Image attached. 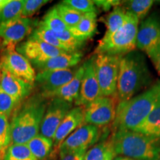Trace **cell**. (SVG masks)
<instances>
[{"mask_svg": "<svg viewBox=\"0 0 160 160\" xmlns=\"http://www.w3.org/2000/svg\"><path fill=\"white\" fill-rule=\"evenodd\" d=\"M48 99L40 93L31 95L19 103L11 117V144H27L39 134Z\"/></svg>", "mask_w": 160, "mask_h": 160, "instance_id": "cell-1", "label": "cell"}, {"mask_svg": "<svg viewBox=\"0 0 160 160\" xmlns=\"http://www.w3.org/2000/svg\"><path fill=\"white\" fill-rule=\"evenodd\" d=\"M151 74L145 58L139 51H133L122 57L117 80L119 102L128 101L149 85Z\"/></svg>", "mask_w": 160, "mask_h": 160, "instance_id": "cell-2", "label": "cell"}, {"mask_svg": "<svg viewBox=\"0 0 160 160\" xmlns=\"http://www.w3.org/2000/svg\"><path fill=\"white\" fill-rule=\"evenodd\" d=\"M160 102V82L128 101L118 102L113 122L115 131H134Z\"/></svg>", "mask_w": 160, "mask_h": 160, "instance_id": "cell-3", "label": "cell"}, {"mask_svg": "<svg viewBox=\"0 0 160 160\" xmlns=\"http://www.w3.org/2000/svg\"><path fill=\"white\" fill-rule=\"evenodd\" d=\"M116 155L135 160H157L160 157V139L134 131L117 130L111 135Z\"/></svg>", "mask_w": 160, "mask_h": 160, "instance_id": "cell-4", "label": "cell"}, {"mask_svg": "<svg viewBox=\"0 0 160 160\" xmlns=\"http://www.w3.org/2000/svg\"><path fill=\"white\" fill-rule=\"evenodd\" d=\"M139 20L126 11L125 22L113 34L103 37L95 49V54L105 53L123 57L137 48V35Z\"/></svg>", "mask_w": 160, "mask_h": 160, "instance_id": "cell-5", "label": "cell"}, {"mask_svg": "<svg viewBox=\"0 0 160 160\" xmlns=\"http://www.w3.org/2000/svg\"><path fill=\"white\" fill-rule=\"evenodd\" d=\"M122 57L105 53L95 54V68L102 95L115 97Z\"/></svg>", "mask_w": 160, "mask_h": 160, "instance_id": "cell-6", "label": "cell"}, {"mask_svg": "<svg viewBox=\"0 0 160 160\" xmlns=\"http://www.w3.org/2000/svg\"><path fill=\"white\" fill-rule=\"evenodd\" d=\"M117 105L115 97H102L84 106V125L102 128L113 123L116 118Z\"/></svg>", "mask_w": 160, "mask_h": 160, "instance_id": "cell-7", "label": "cell"}, {"mask_svg": "<svg viewBox=\"0 0 160 160\" xmlns=\"http://www.w3.org/2000/svg\"><path fill=\"white\" fill-rule=\"evenodd\" d=\"M39 22L37 19L20 17L0 25V38L3 48H16L18 43L31 34Z\"/></svg>", "mask_w": 160, "mask_h": 160, "instance_id": "cell-8", "label": "cell"}, {"mask_svg": "<svg viewBox=\"0 0 160 160\" xmlns=\"http://www.w3.org/2000/svg\"><path fill=\"white\" fill-rule=\"evenodd\" d=\"M137 48L151 58L160 48V17L153 13L140 24L137 35Z\"/></svg>", "mask_w": 160, "mask_h": 160, "instance_id": "cell-9", "label": "cell"}, {"mask_svg": "<svg viewBox=\"0 0 160 160\" xmlns=\"http://www.w3.org/2000/svg\"><path fill=\"white\" fill-rule=\"evenodd\" d=\"M72 105V103L58 98L50 99L42 120L39 134L53 140L58 127L71 110Z\"/></svg>", "mask_w": 160, "mask_h": 160, "instance_id": "cell-10", "label": "cell"}, {"mask_svg": "<svg viewBox=\"0 0 160 160\" xmlns=\"http://www.w3.org/2000/svg\"><path fill=\"white\" fill-rule=\"evenodd\" d=\"M0 69L34 85L36 73L31 63L16 51V48L4 49L0 58Z\"/></svg>", "mask_w": 160, "mask_h": 160, "instance_id": "cell-11", "label": "cell"}, {"mask_svg": "<svg viewBox=\"0 0 160 160\" xmlns=\"http://www.w3.org/2000/svg\"><path fill=\"white\" fill-rule=\"evenodd\" d=\"M85 70L82 79L79 97L74 102L76 106H85L102 97L97 77L95 55L85 62Z\"/></svg>", "mask_w": 160, "mask_h": 160, "instance_id": "cell-12", "label": "cell"}, {"mask_svg": "<svg viewBox=\"0 0 160 160\" xmlns=\"http://www.w3.org/2000/svg\"><path fill=\"white\" fill-rule=\"evenodd\" d=\"M77 68L65 70H48L38 72L34 85L39 88L43 97L61 88L73 79Z\"/></svg>", "mask_w": 160, "mask_h": 160, "instance_id": "cell-13", "label": "cell"}, {"mask_svg": "<svg viewBox=\"0 0 160 160\" xmlns=\"http://www.w3.org/2000/svg\"><path fill=\"white\" fill-rule=\"evenodd\" d=\"M16 51L25 57L31 64L57 57L65 53H69L46 44L41 40L28 37L26 41L16 47Z\"/></svg>", "mask_w": 160, "mask_h": 160, "instance_id": "cell-14", "label": "cell"}, {"mask_svg": "<svg viewBox=\"0 0 160 160\" xmlns=\"http://www.w3.org/2000/svg\"><path fill=\"white\" fill-rule=\"evenodd\" d=\"M100 128L93 125H82L66 138L58 151L88 149L99 141Z\"/></svg>", "mask_w": 160, "mask_h": 160, "instance_id": "cell-15", "label": "cell"}, {"mask_svg": "<svg viewBox=\"0 0 160 160\" xmlns=\"http://www.w3.org/2000/svg\"><path fill=\"white\" fill-rule=\"evenodd\" d=\"M85 108L84 106H76L72 108L68 114L64 118L53 137V148L52 154H57L59 146L65 141L66 138L77 130L80 126L84 125Z\"/></svg>", "mask_w": 160, "mask_h": 160, "instance_id": "cell-16", "label": "cell"}, {"mask_svg": "<svg viewBox=\"0 0 160 160\" xmlns=\"http://www.w3.org/2000/svg\"><path fill=\"white\" fill-rule=\"evenodd\" d=\"M33 88V84L0 69V88L19 104L31 95Z\"/></svg>", "mask_w": 160, "mask_h": 160, "instance_id": "cell-17", "label": "cell"}, {"mask_svg": "<svg viewBox=\"0 0 160 160\" xmlns=\"http://www.w3.org/2000/svg\"><path fill=\"white\" fill-rule=\"evenodd\" d=\"M82 58V53L81 52L65 53L43 61L33 62L31 65L39 72L48 70H65L75 67L81 61Z\"/></svg>", "mask_w": 160, "mask_h": 160, "instance_id": "cell-18", "label": "cell"}, {"mask_svg": "<svg viewBox=\"0 0 160 160\" xmlns=\"http://www.w3.org/2000/svg\"><path fill=\"white\" fill-rule=\"evenodd\" d=\"M85 70V63L84 62L81 66L77 69L75 74L69 82H68L61 88L58 89L57 91L53 93L44 97L46 99H53V98H58L72 103L74 102L79 97L80 86H81L82 79Z\"/></svg>", "mask_w": 160, "mask_h": 160, "instance_id": "cell-19", "label": "cell"}, {"mask_svg": "<svg viewBox=\"0 0 160 160\" xmlns=\"http://www.w3.org/2000/svg\"><path fill=\"white\" fill-rule=\"evenodd\" d=\"M97 12L85 13L79 23L68 31L77 39L86 42L95 34L97 29Z\"/></svg>", "mask_w": 160, "mask_h": 160, "instance_id": "cell-20", "label": "cell"}, {"mask_svg": "<svg viewBox=\"0 0 160 160\" xmlns=\"http://www.w3.org/2000/svg\"><path fill=\"white\" fill-rule=\"evenodd\" d=\"M26 145L37 160H45L51 155L53 142L42 135L38 134Z\"/></svg>", "mask_w": 160, "mask_h": 160, "instance_id": "cell-21", "label": "cell"}, {"mask_svg": "<svg viewBox=\"0 0 160 160\" xmlns=\"http://www.w3.org/2000/svg\"><path fill=\"white\" fill-rule=\"evenodd\" d=\"M134 131L160 139V102Z\"/></svg>", "mask_w": 160, "mask_h": 160, "instance_id": "cell-22", "label": "cell"}, {"mask_svg": "<svg viewBox=\"0 0 160 160\" xmlns=\"http://www.w3.org/2000/svg\"><path fill=\"white\" fill-rule=\"evenodd\" d=\"M125 17L126 11L124 8L120 6L114 8L103 21L107 28L103 37H108L117 32L125 22Z\"/></svg>", "mask_w": 160, "mask_h": 160, "instance_id": "cell-23", "label": "cell"}, {"mask_svg": "<svg viewBox=\"0 0 160 160\" xmlns=\"http://www.w3.org/2000/svg\"><path fill=\"white\" fill-rule=\"evenodd\" d=\"M29 37L37 38V39L41 40V41L44 42L45 43L48 44V45L53 46V47L68 52L65 49V46L62 45V43L57 37L55 33L51 31L42 22V21H39L38 25L35 28V29L33 30Z\"/></svg>", "mask_w": 160, "mask_h": 160, "instance_id": "cell-24", "label": "cell"}, {"mask_svg": "<svg viewBox=\"0 0 160 160\" xmlns=\"http://www.w3.org/2000/svg\"><path fill=\"white\" fill-rule=\"evenodd\" d=\"M23 0H8L0 8V25L9 22L22 17Z\"/></svg>", "mask_w": 160, "mask_h": 160, "instance_id": "cell-25", "label": "cell"}, {"mask_svg": "<svg viewBox=\"0 0 160 160\" xmlns=\"http://www.w3.org/2000/svg\"><path fill=\"white\" fill-rule=\"evenodd\" d=\"M2 160H37L25 144H11Z\"/></svg>", "mask_w": 160, "mask_h": 160, "instance_id": "cell-26", "label": "cell"}, {"mask_svg": "<svg viewBox=\"0 0 160 160\" xmlns=\"http://www.w3.org/2000/svg\"><path fill=\"white\" fill-rule=\"evenodd\" d=\"M154 2L153 0H131L125 2L126 11L130 12L138 19H143L148 14Z\"/></svg>", "mask_w": 160, "mask_h": 160, "instance_id": "cell-27", "label": "cell"}, {"mask_svg": "<svg viewBox=\"0 0 160 160\" xmlns=\"http://www.w3.org/2000/svg\"><path fill=\"white\" fill-rule=\"evenodd\" d=\"M42 21L54 33H62V32L68 30V26L65 25L62 18L60 17L55 6L51 8L47 12Z\"/></svg>", "mask_w": 160, "mask_h": 160, "instance_id": "cell-28", "label": "cell"}, {"mask_svg": "<svg viewBox=\"0 0 160 160\" xmlns=\"http://www.w3.org/2000/svg\"><path fill=\"white\" fill-rule=\"evenodd\" d=\"M55 7L60 17L62 18L65 25L68 26V29L77 25L84 15V13H80V12L68 7V5H64L62 2L57 4V5H55Z\"/></svg>", "mask_w": 160, "mask_h": 160, "instance_id": "cell-29", "label": "cell"}, {"mask_svg": "<svg viewBox=\"0 0 160 160\" xmlns=\"http://www.w3.org/2000/svg\"><path fill=\"white\" fill-rule=\"evenodd\" d=\"M11 145V133L9 118L0 113V157L1 159Z\"/></svg>", "mask_w": 160, "mask_h": 160, "instance_id": "cell-30", "label": "cell"}, {"mask_svg": "<svg viewBox=\"0 0 160 160\" xmlns=\"http://www.w3.org/2000/svg\"><path fill=\"white\" fill-rule=\"evenodd\" d=\"M113 147L111 137L95 144L86 153L85 160H104L109 150Z\"/></svg>", "mask_w": 160, "mask_h": 160, "instance_id": "cell-31", "label": "cell"}, {"mask_svg": "<svg viewBox=\"0 0 160 160\" xmlns=\"http://www.w3.org/2000/svg\"><path fill=\"white\" fill-rule=\"evenodd\" d=\"M57 37L65 46V49L70 53L79 52V50L83 47L85 44V41L80 40L75 37L68 30L62 32V33H55Z\"/></svg>", "mask_w": 160, "mask_h": 160, "instance_id": "cell-32", "label": "cell"}, {"mask_svg": "<svg viewBox=\"0 0 160 160\" xmlns=\"http://www.w3.org/2000/svg\"><path fill=\"white\" fill-rule=\"evenodd\" d=\"M62 3L84 14L97 11V8L91 0H64Z\"/></svg>", "mask_w": 160, "mask_h": 160, "instance_id": "cell-33", "label": "cell"}, {"mask_svg": "<svg viewBox=\"0 0 160 160\" xmlns=\"http://www.w3.org/2000/svg\"><path fill=\"white\" fill-rule=\"evenodd\" d=\"M19 103L0 88V113L10 118Z\"/></svg>", "mask_w": 160, "mask_h": 160, "instance_id": "cell-34", "label": "cell"}, {"mask_svg": "<svg viewBox=\"0 0 160 160\" xmlns=\"http://www.w3.org/2000/svg\"><path fill=\"white\" fill-rule=\"evenodd\" d=\"M50 2L48 0H23L22 17L31 18L42 7Z\"/></svg>", "mask_w": 160, "mask_h": 160, "instance_id": "cell-35", "label": "cell"}, {"mask_svg": "<svg viewBox=\"0 0 160 160\" xmlns=\"http://www.w3.org/2000/svg\"><path fill=\"white\" fill-rule=\"evenodd\" d=\"M87 151L88 149L60 151L57 152V154L50 156L54 158L55 160H85Z\"/></svg>", "mask_w": 160, "mask_h": 160, "instance_id": "cell-36", "label": "cell"}, {"mask_svg": "<svg viewBox=\"0 0 160 160\" xmlns=\"http://www.w3.org/2000/svg\"><path fill=\"white\" fill-rule=\"evenodd\" d=\"M95 5L97 8L102 9L103 11H109L111 8L117 7L119 5H121V2L116 1V0H99V1H93Z\"/></svg>", "mask_w": 160, "mask_h": 160, "instance_id": "cell-37", "label": "cell"}, {"mask_svg": "<svg viewBox=\"0 0 160 160\" xmlns=\"http://www.w3.org/2000/svg\"><path fill=\"white\" fill-rule=\"evenodd\" d=\"M151 59L153 62V65H155L156 69L157 70L158 73L160 74V48L157 50L154 54L151 57Z\"/></svg>", "mask_w": 160, "mask_h": 160, "instance_id": "cell-38", "label": "cell"}, {"mask_svg": "<svg viewBox=\"0 0 160 160\" xmlns=\"http://www.w3.org/2000/svg\"><path fill=\"white\" fill-rule=\"evenodd\" d=\"M115 156L116 154L114 153V151H113V147H112L109 150V151L108 152L107 155H106V157L104 160H113V157H114Z\"/></svg>", "mask_w": 160, "mask_h": 160, "instance_id": "cell-39", "label": "cell"}, {"mask_svg": "<svg viewBox=\"0 0 160 160\" xmlns=\"http://www.w3.org/2000/svg\"><path fill=\"white\" fill-rule=\"evenodd\" d=\"M113 160H135L133 159H131V158L128 157H123V156H119V155H116L114 157H113Z\"/></svg>", "mask_w": 160, "mask_h": 160, "instance_id": "cell-40", "label": "cell"}, {"mask_svg": "<svg viewBox=\"0 0 160 160\" xmlns=\"http://www.w3.org/2000/svg\"><path fill=\"white\" fill-rule=\"evenodd\" d=\"M7 2L8 0H0V8H2L7 3Z\"/></svg>", "mask_w": 160, "mask_h": 160, "instance_id": "cell-41", "label": "cell"}, {"mask_svg": "<svg viewBox=\"0 0 160 160\" xmlns=\"http://www.w3.org/2000/svg\"><path fill=\"white\" fill-rule=\"evenodd\" d=\"M45 160H55V159H54V158H53V157H50V156H49V157L47 159H45Z\"/></svg>", "mask_w": 160, "mask_h": 160, "instance_id": "cell-42", "label": "cell"}, {"mask_svg": "<svg viewBox=\"0 0 160 160\" xmlns=\"http://www.w3.org/2000/svg\"><path fill=\"white\" fill-rule=\"evenodd\" d=\"M157 160H160V157H159V159H158Z\"/></svg>", "mask_w": 160, "mask_h": 160, "instance_id": "cell-43", "label": "cell"}, {"mask_svg": "<svg viewBox=\"0 0 160 160\" xmlns=\"http://www.w3.org/2000/svg\"><path fill=\"white\" fill-rule=\"evenodd\" d=\"M0 160H2V159H1V157H0Z\"/></svg>", "mask_w": 160, "mask_h": 160, "instance_id": "cell-44", "label": "cell"}]
</instances>
